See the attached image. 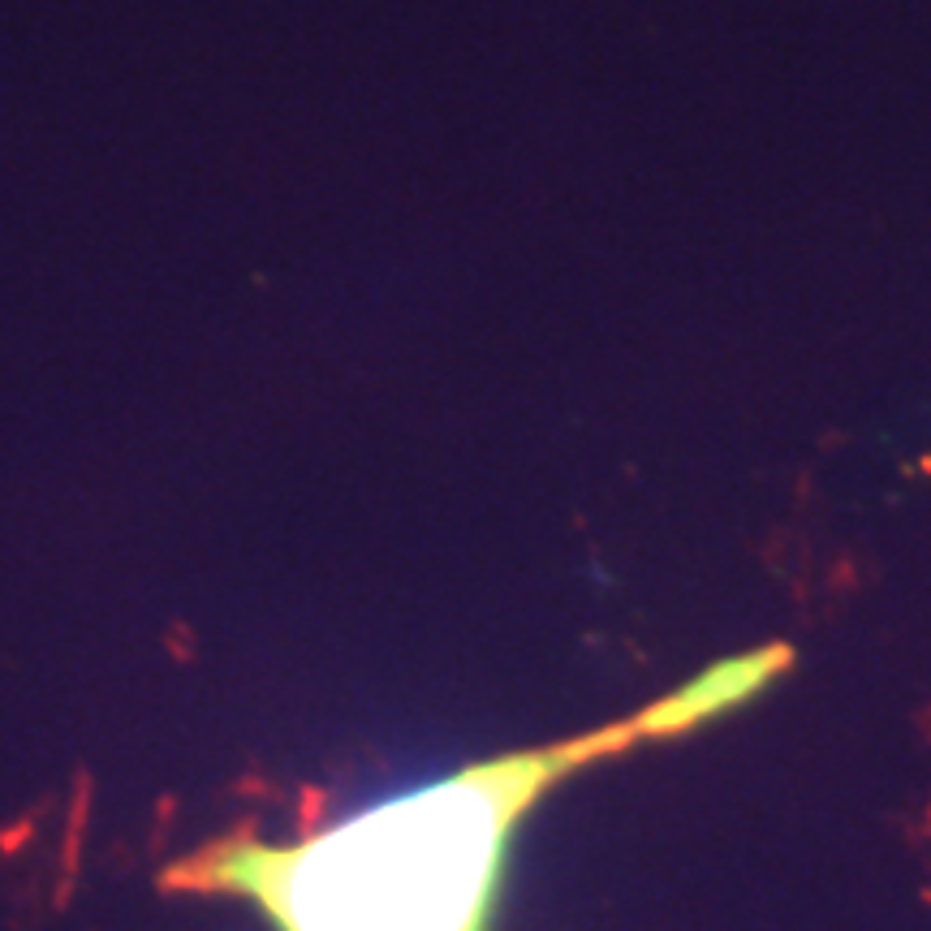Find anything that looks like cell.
Wrapping results in <instances>:
<instances>
[{
	"instance_id": "1",
	"label": "cell",
	"mask_w": 931,
	"mask_h": 931,
	"mask_svg": "<svg viewBox=\"0 0 931 931\" xmlns=\"http://www.w3.org/2000/svg\"><path fill=\"white\" fill-rule=\"evenodd\" d=\"M789 660L780 643L720 660L604 729L505 750L289 845L233 832L177 858L164 888L242 897L276 931H488L509 845L543 793L600 759L742 708Z\"/></svg>"
}]
</instances>
